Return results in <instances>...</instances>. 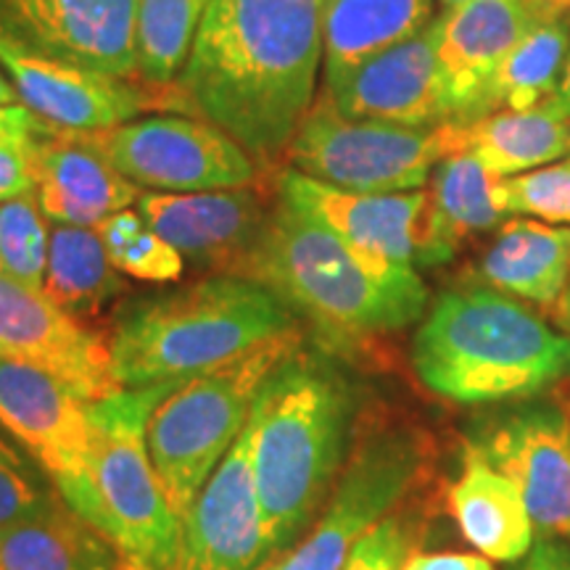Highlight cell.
Here are the masks:
<instances>
[{
  "label": "cell",
  "instance_id": "cell-41",
  "mask_svg": "<svg viewBox=\"0 0 570 570\" xmlns=\"http://www.w3.org/2000/svg\"><path fill=\"white\" fill-rule=\"evenodd\" d=\"M13 104H21L17 90H13L11 80H6V77L0 75V106H13Z\"/></svg>",
  "mask_w": 570,
  "mask_h": 570
},
{
  "label": "cell",
  "instance_id": "cell-15",
  "mask_svg": "<svg viewBox=\"0 0 570 570\" xmlns=\"http://www.w3.org/2000/svg\"><path fill=\"white\" fill-rule=\"evenodd\" d=\"M277 196L331 227L356 254L381 267H415L428 235L431 194H354L317 183L296 169L277 177Z\"/></svg>",
  "mask_w": 570,
  "mask_h": 570
},
{
  "label": "cell",
  "instance_id": "cell-33",
  "mask_svg": "<svg viewBox=\"0 0 570 570\" xmlns=\"http://www.w3.org/2000/svg\"><path fill=\"white\" fill-rule=\"evenodd\" d=\"M497 198L504 214L570 227V156L533 173L502 177Z\"/></svg>",
  "mask_w": 570,
  "mask_h": 570
},
{
  "label": "cell",
  "instance_id": "cell-1",
  "mask_svg": "<svg viewBox=\"0 0 570 570\" xmlns=\"http://www.w3.org/2000/svg\"><path fill=\"white\" fill-rule=\"evenodd\" d=\"M323 0H209L177 77L185 111L277 161L315 104Z\"/></svg>",
  "mask_w": 570,
  "mask_h": 570
},
{
  "label": "cell",
  "instance_id": "cell-18",
  "mask_svg": "<svg viewBox=\"0 0 570 570\" xmlns=\"http://www.w3.org/2000/svg\"><path fill=\"white\" fill-rule=\"evenodd\" d=\"M348 119L436 127L449 119L439 63V19L370 56L323 88Z\"/></svg>",
  "mask_w": 570,
  "mask_h": 570
},
{
  "label": "cell",
  "instance_id": "cell-20",
  "mask_svg": "<svg viewBox=\"0 0 570 570\" xmlns=\"http://www.w3.org/2000/svg\"><path fill=\"white\" fill-rule=\"evenodd\" d=\"M481 452L515 483L533 525L570 537V417L554 407L518 412L497 425Z\"/></svg>",
  "mask_w": 570,
  "mask_h": 570
},
{
  "label": "cell",
  "instance_id": "cell-9",
  "mask_svg": "<svg viewBox=\"0 0 570 570\" xmlns=\"http://www.w3.org/2000/svg\"><path fill=\"white\" fill-rule=\"evenodd\" d=\"M423 470L425 441L417 431L373 433L354 449L312 533L259 570H341L354 547L417 487Z\"/></svg>",
  "mask_w": 570,
  "mask_h": 570
},
{
  "label": "cell",
  "instance_id": "cell-42",
  "mask_svg": "<svg viewBox=\"0 0 570 570\" xmlns=\"http://www.w3.org/2000/svg\"><path fill=\"white\" fill-rule=\"evenodd\" d=\"M460 3H465V0H439L441 11H449V9H454V6H460Z\"/></svg>",
  "mask_w": 570,
  "mask_h": 570
},
{
  "label": "cell",
  "instance_id": "cell-21",
  "mask_svg": "<svg viewBox=\"0 0 570 570\" xmlns=\"http://www.w3.org/2000/svg\"><path fill=\"white\" fill-rule=\"evenodd\" d=\"M21 154L40 209L56 225L98 227L111 214L138 204V185L71 130L46 122Z\"/></svg>",
  "mask_w": 570,
  "mask_h": 570
},
{
  "label": "cell",
  "instance_id": "cell-32",
  "mask_svg": "<svg viewBox=\"0 0 570 570\" xmlns=\"http://www.w3.org/2000/svg\"><path fill=\"white\" fill-rule=\"evenodd\" d=\"M48 240L38 196L24 194L0 202V275L11 277L27 288L42 291L48 267Z\"/></svg>",
  "mask_w": 570,
  "mask_h": 570
},
{
  "label": "cell",
  "instance_id": "cell-25",
  "mask_svg": "<svg viewBox=\"0 0 570 570\" xmlns=\"http://www.w3.org/2000/svg\"><path fill=\"white\" fill-rule=\"evenodd\" d=\"M502 177L491 175L470 154H452L436 164L431 175V214L417 265H444L473 235L487 233L508 214L499 206Z\"/></svg>",
  "mask_w": 570,
  "mask_h": 570
},
{
  "label": "cell",
  "instance_id": "cell-23",
  "mask_svg": "<svg viewBox=\"0 0 570 570\" xmlns=\"http://www.w3.org/2000/svg\"><path fill=\"white\" fill-rule=\"evenodd\" d=\"M449 510L462 537L479 554L497 562L531 552L533 520L520 489L487 460L481 446H468L462 475L449 489Z\"/></svg>",
  "mask_w": 570,
  "mask_h": 570
},
{
  "label": "cell",
  "instance_id": "cell-36",
  "mask_svg": "<svg viewBox=\"0 0 570 570\" xmlns=\"http://www.w3.org/2000/svg\"><path fill=\"white\" fill-rule=\"evenodd\" d=\"M42 127H46V119H40L24 104L0 106V146L21 151Z\"/></svg>",
  "mask_w": 570,
  "mask_h": 570
},
{
  "label": "cell",
  "instance_id": "cell-34",
  "mask_svg": "<svg viewBox=\"0 0 570 570\" xmlns=\"http://www.w3.org/2000/svg\"><path fill=\"white\" fill-rule=\"evenodd\" d=\"M53 497V491L40 487L24 458L0 441V531L40 512Z\"/></svg>",
  "mask_w": 570,
  "mask_h": 570
},
{
  "label": "cell",
  "instance_id": "cell-39",
  "mask_svg": "<svg viewBox=\"0 0 570 570\" xmlns=\"http://www.w3.org/2000/svg\"><path fill=\"white\" fill-rule=\"evenodd\" d=\"M525 570H570V552L562 550L558 541L541 539L531 550Z\"/></svg>",
  "mask_w": 570,
  "mask_h": 570
},
{
  "label": "cell",
  "instance_id": "cell-12",
  "mask_svg": "<svg viewBox=\"0 0 570 570\" xmlns=\"http://www.w3.org/2000/svg\"><path fill=\"white\" fill-rule=\"evenodd\" d=\"M138 0H0V40L48 61L138 80Z\"/></svg>",
  "mask_w": 570,
  "mask_h": 570
},
{
  "label": "cell",
  "instance_id": "cell-7",
  "mask_svg": "<svg viewBox=\"0 0 570 570\" xmlns=\"http://www.w3.org/2000/svg\"><path fill=\"white\" fill-rule=\"evenodd\" d=\"M177 386L183 383L122 389L88 404L104 537L138 570H177L180 560L183 523L169 508L146 441L154 410Z\"/></svg>",
  "mask_w": 570,
  "mask_h": 570
},
{
  "label": "cell",
  "instance_id": "cell-13",
  "mask_svg": "<svg viewBox=\"0 0 570 570\" xmlns=\"http://www.w3.org/2000/svg\"><path fill=\"white\" fill-rule=\"evenodd\" d=\"M0 348L6 360L51 375L82 402L117 394L111 344L42 291L0 275Z\"/></svg>",
  "mask_w": 570,
  "mask_h": 570
},
{
  "label": "cell",
  "instance_id": "cell-4",
  "mask_svg": "<svg viewBox=\"0 0 570 570\" xmlns=\"http://www.w3.org/2000/svg\"><path fill=\"white\" fill-rule=\"evenodd\" d=\"M425 389L460 404L529 399L570 373V338L489 285L446 291L412 344Z\"/></svg>",
  "mask_w": 570,
  "mask_h": 570
},
{
  "label": "cell",
  "instance_id": "cell-2",
  "mask_svg": "<svg viewBox=\"0 0 570 570\" xmlns=\"http://www.w3.org/2000/svg\"><path fill=\"white\" fill-rule=\"evenodd\" d=\"M240 277L267 285L325 336L348 341L402 331L428 302L415 267L373 265L283 196Z\"/></svg>",
  "mask_w": 570,
  "mask_h": 570
},
{
  "label": "cell",
  "instance_id": "cell-26",
  "mask_svg": "<svg viewBox=\"0 0 570 570\" xmlns=\"http://www.w3.org/2000/svg\"><path fill=\"white\" fill-rule=\"evenodd\" d=\"M122 554L88 520L53 497L0 531V570H119Z\"/></svg>",
  "mask_w": 570,
  "mask_h": 570
},
{
  "label": "cell",
  "instance_id": "cell-19",
  "mask_svg": "<svg viewBox=\"0 0 570 570\" xmlns=\"http://www.w3.org/2000/svg\"><path fill=\"white\" fill-rule=\"evenodd\" d=\"M562 0H465L439 17V63L446 122H462L499 63Z\"/></svg>",
  "mask_w": 570,
  "mask_h": 570
},
{
  "label": "cell",
  "instance_id": "cell-8",
  "mask_svg": "<svg viewBox=\"0 0 570 570\" xmlns=\"http://www.w3.org/2000/svg\"><path fill=\"white\" fill-rule=\"evenodd\" d=\"M452 154L449 125L404 127L348 119L325 90L306 111L285 161L312 180L354 194H404L431 183Z\"/></svg>",
  "mask_w": 570,
  "mask_h": 570
},
{
  "label": "cell",
  "instance_id": "cell-10",
  "mask_svg": "<svg viewBox=\"0 0 570 570\" xmlns=\"http://www.w3.org/2000/svg\"><path fill=\"white\" fill-rule=\"evenodd\" d=\"M138 188L159 194L244 188L259 180L256 161L204 119L140 117L106 130H71Z\"/></svg>",
  "mask_w": 570,
  "mask_h": 570
},
{
  "label": "cell",
  "instance_id": "cell-5",
  "mask_svg": "<svg viewBox=\"0 0 570 570\" xmlns=\"http://www.w3.org/2000/svg\"><path fill=\"white\" fill-rule=\"evenodd\" d=\"M348 410L344 383L302 352L256 396L248 425L269 560L296 544L338 479Z\"/></svg>",
  "mask_w": 570,
  "mask_h": 570
},
{
  "label": "cell",
  "instance_id": "cell-6",
  "mask_svg": "<svg viewBox=\"0 0 570 570\" xmlns=\"http://www.w3.org/2000/svg\"><path fill=\"white\" fill-rule=\"evenodd\" d=\"M298 352L302 333L294 327L190 377L154 410L146 428L148 454L180 523L214 468L244 433L262 386Z\"/></svg>",
  "mask_w": 570,
  "mask_h": 570
},
{
  "label": "cell",
  "instance_id": "cell-40",
  "mask_svg": "<svg viewBox=\"0 0 570 570\" xmlns=\"http://www.w3.org/2000/svg\"><path fill=\"white\" fill-rule=\"evenodd\" d=\"M554 101H558L562 109L570 114V48H568V59H566V69H562L558 92H554Z\"/></svg>",
  "mask_w": 570,
  "mask_h": 570
},
{
  "label": "cell",
  "instance_id": "cell-27",
  "mask_svg": "<svg viewBox=\"0 0 570 570\" xmlns=\"http://www.w3.org/2000/svg\"><path fill=\"white\" fill-rule=\"evenodd\" d=\"M436 0H323L325 80L412 38L433 21Z\"/></svg>",
  "mask_w": 570,
  "mask_h": 570
},
{
  "label": "cell",
  "instance_id": "cell-30",
  "mask_svg": "<svg viewBox=\"0 0 570 570\" xmlns=\"http://www.w3.org/2000/svg\"><path fill=\"white\" fill-rule=\"evenodd\" d=\"M209 0H138L135 11V61L138 82L175 88L188 61Z\"/></svg>",
  "mask_w": 570,
  "mask_h": 570
},
{
  "label": "cell",
  "instance_id": "cell-38",
  "mask_svg": "<svg viewBox=\"0 0 570 570\" xmlns=\"http://www.w3.org/2000/svg\"><path fill=\"white\" fill-rule=\"evenodd\" d=\"M402 570H494L489 558L468 552H415L404 560Z\"/></svg>",
  "mask_w": 570,
  "mask_h": 570
},
{
  "label": "cell",
  "instance_id": "cell-29",
  "mask_svg": "<svg viewBox=\"0 0 570 570\" xmlns=\"http://www.w3.org/2000/svg\"><path fill=\"white\" fill-rule=\"evenodd\" d=\"M122 291V273L114 267L96 227H53L42 294L71 317H92Z\"/></svg>",
  "mask_w": 570,
  "mask_h": 570
},
{
  "label": "cell",
  "instance_id": "cell-45",
  "mask_svg": "<svg viewBox=\"0 0 570 570\" xmlns=\"http://www.w3.org/2000/svg\"><path fill=\"white\" fill-rule=\"evenodd\" d=\"M562 3H568V6H570V0H562Z\"/></svg>",
  "mask_w": 570,
  "mask_h": 570
},
{
  "label": "cell",
  "instance_id": "cell-22",
  "mask_svg": "<svg viewBox=\"0 0 570 570\" xmlns=\"http://www.w3.org/2000/svg\"><path fill=\"white\" fill-rule=\"evenodd\" d=\"M446 125L452 154H470L497 177L533 173L570 156V114L554 98L531 109H504L468 125Z\"/></svg>",
  "mask_w": 570,
  "mask_h": 570
},
{
  "label": "cell",
  "instance_id": "cell-28",
  "mask_svg": "<svg viewBox=\"0 0 570 570\" xmlns=\"http://www.w3.org/2000/svg\"><path fill=\"white\" fill-rule=\"evenodd\" d=\"M570 48V9L547 13L523 40L499 63L487 88L462 122L494 111L531 109L554 98Z\"/></svg>",
  "mask_w": 570,
  "mask_h": 570
},
{
  "label": "cell",
  "instance_id": "cell-37",
  "mask_svg": "<svg viewBox=\"0 0 570 570\" xmlns=\"http://www.w3.org/2000/svg\"><path fill=\"white\" fill-rule=\"evenodd\" d=\"M32 175L27 167L24 154L17 148L0 146V202H9V198L32 194Z\"/></svg>",
  "mask_w": 570,
  "mask_h": 570
},
{
  "label": "cell",
  "instance_id": "cell-35",
  "mask_svg": "<svg viewBox=\"0 0 570 570\" xmlns=\"http://www.w3.org/2000/svg\"><path fill=\"white\" fill-rule=\"evenodd\" d=\"M412 550V525L391 512L367 533L341 570H402Z\"/></svg>",
  "mask_w": 570,
  "mask_h": 570
},
{
  "label": "cell",
  "instance_id": "cell-31",
  "mask_svg": "<svg viewBox=\"0 0 570 570\" xmlns=\"http://www.w3.org/2000/svg\"><path fill=\"white\" fill-rule=\"evenodd\" d=\"M114 267L146 283H173L183 275V256L146 225L140 212L122 209L96 227Z\"/></svg>",
  "mask_w": 570,
  "mask_h": 570
},
{
  "label": "cell",
  "instance_id": "cell-3",
  "mask_svg": "<svg viewBox=\"0 0 570 570\" xmlns=\"http://www.w3.org/2000/svg\"><path fill=\"white\" fill-rule=\"evenodd\" d=\"M294 327V312L267 285L204 277L125 306L109 338L114 377L119 389L185 383Z\"/></svg>",
  "mask_w": 570,
  "mask_h": 570
},
{
  "label": "cell",
  "instance_id": "cell-14",
  "mask_svg": "<svg viewBox=\"0 0 570 570\" xmlns=\"http://www.w3.org/2000/svg\"><path fill=\"white\" fill-rule=\"evenodd\" d=\"M0 67L6 69L19 101L40 119L63 130H106L154 109H185L180 90L114 80L61 61L32 56L0 40Z\"/></svg>",
  "mask_w": 570,
  "mask_h": 570
},
{
  "label": "cell",
  "instance_id": "cell-11",
  "mask_svg": "<svg viewBox=\"0 0 570 570\" xmlns=\"http://www.w3.org/2000/svg\"><path fill=\"white\" fill-rule=\"evenodd\" d=\"M0 425L51 475L63 502L104 533L88 402L40 370L0 360Z\"/></svg>",
  "mask_w": 570,
  "mask_h": 570
},
{
  "label": "cell",
  "instance_id": "cell-17",
  "mask_svg": "<svg viewBox=\"0 0 570 570\" xmlns=\"http://www.w3.org/2000/svg\"><path fill=\"white\" fill-rule=\"evenodd\" d=\"M138 212L190 265L240 277L265 233L273 206L259 188L244 185L196 194L140 190Z\"/></svg>",
  "mask_w": 570,
  "mask_h": 570
},
{
  "label": "cell",
  "instance_id": "cell-44",
  "mask_svg": "<svg viewBox=\"0 0 570 570\" xmlns=\"http://www.w3.org/2000/svg\"><path fill=\"white\" fill-rule=\"evenodd\" d=\"M0 360H6V356H3V348H0Z\"/></svg>",
  "mask_w": 570,
  "mask_h": 570
},
{
  "label": "cell",
  "instance_id": "cell-24",
  "mask_svg": "<svg viewBox=\"0 0 570 570\" xmlns=\"http://www.w3.org/2000/svg\"><path fill=\"white\" fill-rule=\"evenodd\" d=\"M475 275L502 294L552 306L570 277V227L533 217L510 219L499 227Z\"/></svg>",
  "mask_w": 570,
  "mask_h": 570
},
{
  "label": "cell",
  "instance_id": "cell-16",
  "mask_svg": "<svg viewBox=\"0 0 570 570\" xmlns=\"http://www.w3.org/2000/svg\"><path fill=\"white\" fill-rule=\"evenodd\" d=\"M269 562L252 462V425L244 428L183 518L177 570H259Z\"/></svg>",
  "mask_w": 570,
  "mask_h": 570
},
{
  "label": "cell",
  "instance_id": "cell-43",
  "mask_svg": "<svg viewBox=\"0 0 570 570\" xmlns=\"http://www.w3.org/2000/svg\"><path fill=\"white\" fill-rule=\"evenodd\" d=\"M119 570H138V568H132L130 562H125V560H122V568H119Z\"/></svg>",
  "mask_w": 570,
  "mask_h": 570
}]
</instances>
